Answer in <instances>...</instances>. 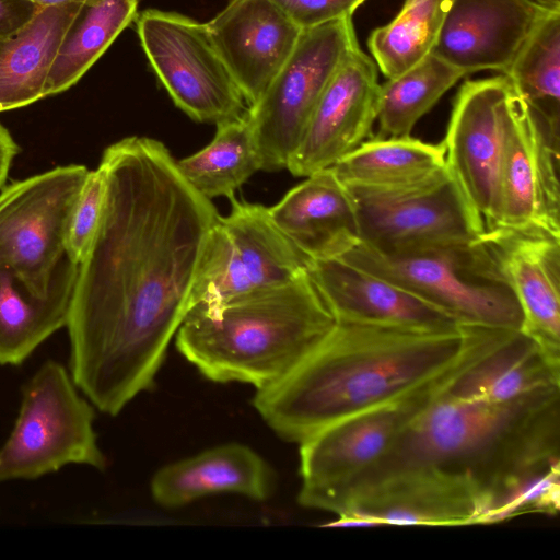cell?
Masks as SVG:
<instances>
[{
	"label": "cell",
	"mask_w": 560,
	"mask_h": 560,
	"mask_svg": "<svg viewBox=\"0 0 560 560\" xmlns=\"http://www.w3.org/2000/svg\"><path fill=\"white\" fill-rule=\"evenodd\" d=\"M516 94L503 73L466 81L456 95L442 141L447 168L482 233L500 224L502 162Z\"/></svg>",
	"instance_id": "8fae6325"
},
{
	"label": "cell",
	"mask_w": 560,
	"mask_h": 560,
	"mask_svg": "<svg viewBox=\"0 0 560 560\" xmlns=\"http://www.w3.org/2000/svg\"><path fill=\"white\" fill-rule=\"evenodd\" d=\"M547 10H560V0H532Z\"/></svg>",
	"instance_id": "74e56055"
},
{
	"label": "cell",
	"mask_w": 560,
	"mask_h": 560,
	"mask_svg": "<svg viewBox=\"0 0 560 560\" xmlns=\"http://www.w3.org/2000/svg\"><path fill=\"white\" fill-rule=\"evenodd\" d=\"M447 7L448 0H405L389 23L371 33L369 49L387 79L408 71L431 52Z\"/></svg>",
	"instance_id": "4dcf8cb0"
},
{
	"label": "cell",
	"mask_w": 560,
	"mask_h": 560,
	"mask_svg": "<svg viewBox=\"0 0 560 560\" xmlns=\"http://www.w3.org/2000/svg\"><path fill=\"white\" fill-rule=\"evenodd\" d=\"M276 226L308 260L358 238L354 200L331 168L316 172L268 208Z\"/></svg>",
	"instance_id": "603a6c76"
},
{
	"label": "cell",
	"mask_w": 560,
	"mask_h": 560,
	"mask_svg": "<svg viewBox=\"0 0 560 560\" xmlns=\"http://www.w3.org/2000/svg\"><path fill=\"white\" fill-rule=\"evenodd\" d=\"M82 3L43 8L18 33L0 37V113L46 97L50 68Z\"/></svg>",
	"instance_id": "d4e9b609"
},
{
	"label": "cell",
	"mask_w": 560,
	"mask_h": 560,
	"mask_svg": "<svg viewBox=\"0 0 560 560\" xmlns=\"http://www.w3.org/2000/svg\"><path fill=\"white\" fill-rule=\"evenodd\" d=\"M78 265L67 257L58 266L49 291H30L0 268V364L23 363L44 341L66 327Z\"/></svg>",
	"instance_id": "cb8c5ba5"
},
{
	"label": "cell",
	"mask_w": 560,
	"mask_h": 560,
	"mask_svg": "<svg viewBox=\"0 0 560 560\" xmlns=\"http://www.w3.org/2000/svg\"><path fill=\"white\" fill-rule=\"evenodd\" d=\"M336 324L306 270L279 285L194 305L175 345L206 378L245 383L259 390L291 373Z\"/></svg>",
	"instance_id": "277c9868"
},
{
	"label": "cell",
	"mask_w": 560,
	"mask_h": 560,
	"mask_svg": "<svg viewBox=\"0 0 560 560\" xmlns=\"http://www.w3.org/2000/svg\"><path fill=\"white\" fill-rule=\"evenodd\" d=\"M39 8H46L51 5H59V4H67V3H73V2H83L84 0H28Z\"/></svg>",
	"instance_id": "8d00e7d4"
},
{
	"label": "cell",
	"mask_w": 560,
	"mask_h": 560,
	"mask_svg": "<svg viewBox=\"0 0 560 560\" xmlns=\"http://www.w3.org/2000/svg\"><path fill=\"white\" fill-rule=\"evenodd\" d=\"M347 188L394 190L422 184L446 168L445 148L408 137L362 142L330 167Z\"/></svg>",
	"instance_id": "484cf974"
},
{
	"label": "cell",
	"mask_w": 560,
	"mask_h": 560,
	"mask_svg": "<svg viewBox=\"0 0 560 560\" xmlns=\"http://www.w3.org/2000/svg\"><path fill=\"white\" fill-rule=\"evenodd\" d=\"M187 183L201 196L234 198L257 171L261 158L245 114L217 125L213 139L200 151L176 161Z\"/></svg>",
	"instance_id": "83f0119b"
},
{
	"label": "cell",
	"mask_w": 560,
	"mask_h": 560,
	"mask_svg": "<svg viewBox=\"0 0 560 560\" xmlns=\"http://www.w3.org/2000/svg\"><path fill=\"white\" fill-rule=\"evenodd\" d=\"M467 353L445 386L452 396L508 402L560 388V362L522 330L466 326Z\"/></svg>",
	"instance_id": "ac0fdd59"
},
{
	"label": "cell",
	"mask_w": 560,
	"mask_h": 560,
	"mask_svg": "<svg viewBox=\"0 0 560 560\" xmlns=\"http://www.w3.org/2000/svg\"><path fill=\"white\" fill-rule=\"evenodd\" d=\"M207 27L249 106L268 89L302 32L271 0H232Z\"/></svg>",
	"instance_id": "ffe728a7"
},
{
	"label": "cell",
	"mask_w": 560,
	"mask_h": 560,
	"mask_svg": "<svg viewBox=\"0 0 560 560\" xmlns=\"http://www.w3.org/2000/svg\"><path fill=\"white\" fill-rule=\"evenodd\" d=\"M20 151L18 142L0 122V189L7 184L11 166Z\"/></svg>",
	"instance_id": "d590c367"
},
{
	"label": "cell",
	"mask_w": 560,
	"mask_h": 560,
	"mask_svg": "<svg viewBox=\"0 0 560 560\" xmlns=\"http://www.w3.org/2000/svg\"><path fill=\"white\" fill-rule=\"evenodd\" d=\"M488 500L467 476L408 467L351 489L331 527L477 525Z\"/></svg>",
	"instance_id": "4fadbf2b"
},
{
	"label": "cell",
	"mask_w": 560,
	"mask_h": 560,
	"mask_svg": "<svg viewBox=\"0 0 560 560\" xmlns=\"http://www.w3.org/2000/svg\"><path fill=\"white\" fill-rule=\"evenodd\" d=\"M467 327L422 330L337 322L325 340L253 406L282 440L300 444L331 422L404 395L452 369Z\"/></svg>",
	"instance_id": "7a4b0ae2"
},
{
	"label": "cell",
	"mask_w": 560,
	"mask_h": 560,
	"mask_svg": "<svg viewBox=\"0 0 560 560\" xmlns=\"http://www.w3.org/2000/svg\"><path fill=\"white\" fill-rule=\"evenodd\" d=\"M560 509V462L520 481L497 499L479 524H495L528 513L555 515Z\"/></svg>",
	"instance_id": "1f68e13d"
},
{
	"label": "cell",
	"mask_w": 560,
	"mask_h": 560,
	"mask_svg": "<svg viewBox=\"0 0 560 560\" xmlns=\"http://www.w3.org/2000/svg\"><path fill=\"white\" fill-rule=\"evenodd\" d=\"M98 166L105 198L78 266L66 328L69 372L100 411L117 416L153 387L194 304L219 213L159 140L127 137Z\"/></svg>",
	"instance_id": "6da1fadb"
},
{
	"label": "cell",
	"mask_w": 560,
	"mask_h": 560,
	"mask_svg": "<svg viewBox=\"0 0 560 560\" xmlns=\"http://www.w3.org/2000/svg\"><path fill=\"white\" fill-rule=\"evenodd\" d=\"M465 74L430 52L419 63L381 85L378 138L408 137L419 121Z\"/></svg>",
	"instance_id": "f1b7e54d"
},
{
	"label": "cell",
	"mask_w": 560,
	"mask_h": 560,
	"mask_svg": "<svg viewBox=\"0 0 560 560\" xmlns=\"http://www.w3.org/2000/svg\"><path fill=\"white\" fill-rule=\"evenodd\" d=\"M465 354L434 380L338 419L301 442L300 505L332 512L347 488L388 451L410 419L446 385Z\"/></svg>",
	"instance_id": "52a82bcc"
},
{
	"label": "cell",
	"mask_w": 560,
	"mask_h": 560,
	"mask_svg": "<svg viewBox=\"0 0 560 560\" xmlns=\"http://www.w3.org/2000/svg\"><path fill=\"white\" fill-rule=\"evenodd\" d=\"M504 74L537 115L560 128V10L545 15Z\"/></svg>",
	"instance_id": "f546056e"
},
{
	"label": "cell",
	"mask_w": 560,
	"mask_h": 560,
	"mask_svg": "<svg viewBox=\"0 0 560 560\" xmlns=\"http://www.w3.org/2000/svg\"><path fill=\"white\" fill-rule=\"evenodd\" d=\"M42 10L28 0H0V37L12 36Z\"/></svg>",
	"instance_id": "e575fe53"
},
{
	"label": "cell",
	"mask_w": 560,
	"mask_h": 560,
	"mask_svg": "<svg viewBox=\"0 0 560 560\" xmlns=\"http://www.w3.org/2000/svg\"><path fill=\"white\" fill-rule=\"evenodd\" d=\"M231 201V212L212 229L192 306L279 285L307 270L308 258L276 226L267 207Z\"/></svg>",
	"instance_id": "7c38bea8"
},
{
	"label": "cell",
	"mask_w": 560,
	"mask_h": 560,
	"mask_svg": "<svg viewBox=\"0 0 560 560\" xmlns=\"http://www.w3.org/2000/svg\"><path fill=\"white\" fill-rule=\"evenodd\" d=\"M301 30L315 27L346 16L366 0H271Z\"/></svg>",
	"instance_id": "836d02e7"
},
{
	"label": "cell",
	"mask_w": 560,
	"mask_h": 560,
	"mask_svg": "<svg viewBox=\"0 0 560 560\" xmlns=\"http://www.w3.org/2000/svg\"><path fill=\"white\" fill-rule=\"evenodd\" d=\"M358 46L351 16L302 30L283 67L245 112L261 170L287 168L324 91Z\"/></svg>",
	"instance_id": "ba28073f"
},
{
	"label": "cell",
	"mask_w": 560,
	"mask_h": 560,
	"mask_svg": "<svg viewBox=\"0 0 560 560\" xmlns=\"http://www.w3.org/2000/svg\"><path fill=\"white\" fill-rule=\"evenodd\" d=\"M136 25L151 67L188 116L218 125L245 114L244 96L207 24L178 13L148 10L136 15Z\"/></svg>",
	"instance_id": "30bf717a"
},
{
	"label": "cell",
	"mask_w": 560,
	"mask_h": 560,
	"mask_svg": "<svg viewBox=\"0 0 560 560\" xmlns=\"http://www.w3.org/2000/svg\"><path fill=\"white\" fill-rule=\"evenodd\" d=\"M445 386L346 493L398 469L432 467L474 480L487 511L520 481L560 462V388L489 402L452 396Z\"/></svg>",
	"instance_id": "3957f363"
},
{
	"label": "cell",
	"mask_w": 560,
	"mask_h": 560,
	"mask_svg": "<svg viewBox=\"0 0 560 560\" xmlns=\"http://www.w3.org/2000/svg\"><path fill=\"white\" fill-rule=\"evenodd\" d=\"M560 128L537 115L517 92L501 172L500 224L560 234Z\"/></svg>",
	"instance_id": "9a60e30c"
},
{
	"label": "cell",
	"mask_w": 560,
	"mask_h": 560,
	"mask_svg": "<svg viewBox=\"0 0 560 560\" xmlns=\"http://www.w3.org/2000/svg\"><path fill=\"white\" fill-rule=\"evenodd\" d=\"M347 189L355 205L358 240L377 250L424 242L475 240L482 233L447 165L416 186Z\"/></svg>",
	"instance_id": "5bb4252c"
},
{
	"label": "cell",
	"mask_w": 560,
	"mask_h": 560,
	"mask_svg": "<svg viewBox=\"0 0 560 560\" xmlns=\"http://www.w3.org/2000/svg\"><path fill=\"white\" fill-rule=\"evenodd\" d=\"M94 406L68 369L43 363L24 385L18 417L0 447V482L36 479L70 465H107L94 430Z\"/></svg>",
	"instance_id": "8992f818"
},
{
	"label": "cell",
	"mask_w": 560,
	"mask_h": 560,
	"mask_svg": "<svg viewBox=\"0 0 560 560\" xmlns=\"http://www.w3.org/2000/svg\"><path fill=\"white\" fill-rule=\"evenodd\" d=\"M137 0H84L50 68L45 95L73 86L137 15Z\"/></svg>",
	"instance_id": "4316f807"
},
{
	"label": "cell",
	"mask_w": 560,
	"mask_h": 560,
	"mask_svg": "<svg viewBox=\"0 0 560 560\" xmlns=\"http://www.w3.org/2000/svg\"><path fill=\"white\" fill-rule=\"evenodd\" d=\"M332 256L407 290L459 326L522 329L518 301L479 236L389 250L353 238Z\"/></svg>",
	"instance_id": "5b68a950"
},
{
	"label": "cell",
	"mask_w": 560,
	"mask_h": 560,
	"mask_svg": "<svg viewBox=\"0 0 560 560\" xmlns=\"http://www.w3.org/2000/svg\"><path fill=\"white\" fill-rule=\"evenodd\" d=\"M380 90L376 63L358 46L324 91L287 170L307 177L330 168L368 140L377 117Z\"/></svg>",
	"instance_id": "2e32d148"
},
{
	"label": "cell",
	"mask_w": 560,
	"mask_h": 560,
	"mask_svg": "<svg viewBox=\"0 0 560 560\" xmlns=\"http://www.w3.org/2000/svg\"><path fill=\"white\" fill-rule=\"evenodd\" d=\"M307 271L337 322L422 330L459 327L432 304L337 256L310 260Z\"/></svg>",
	"instance_id": "44dd1931"
},
{
	"label": "cell",
	"mask_w": 560,
	"mask_h": 560,
	"mask_svg": "<svg viewBox=\"0 0 560 560\" xmlns=\"http://www.w3.org/2000/svg\"><path fill=\"white\" fill-rule=\"evenodd\" d=\"M105 176L97 166L90 170L68 214L65 256L78 265L85 257L100 222L105 198Z\"/></svg>",
	"instance_id": "d6a6232c"
},
{
	"label": "cell",
	"mask_w": 560,
	"mask_h": 560,
	"mask_svg": "<svg viewBox=\"0 0 560 560\" xmlns=\"http://www.w3.org/2000/svg\"><path fill=\"white\" fill-rule=\"evenodd\" d=\"M479 237L518 301L521 330L560 362V234L498 225Z\"/></svg>",
	"instance_id": "e0dca14e"
},
{
	"label": "cell",
	"mask_w": 560,
	"mask_h": 560,
	"mask_svg": "<svg viewBox=\"0 0 560 560\" xmlns=\"http://www.w3.org/2000/svg\"><path fill=\"white\" fill-rule=\"evenodd\" d=\"M89 171L57 166L0 189V268L35 294L49 291L66 257L68 214Z\"/></svg>",
	"instance_id": "9c48e42d"
},
{
	"label": "cell",
	"mask_w": 560,
	"mask_h": 560,
	"mask_svg": "<svg viewBox=\"0 0 560 560\" xmlns=\"http://www.w3.org/2000/svg\"><path fill=\"white\" fill-rule=\"evenodd\" d=\"M547 10L532 0H448L431 50L465 75L505 73Z\"/></svg>",
	"instance_id": "d6986e66"
},
{
	"label": "cell",
	"mask_w": 560,
	"mask_h": 560,
	"mask_svg": "<svg viewBox=\"0 0 560 560\" xmlns=\"http://www.w3.org/2000/svg\"><path fill=\"white\" fill-rule=\"evenodd\" d=\"M273 488L275 472L270 465L253 448L236 442L170 463L150 482L153 500L168 509L220 493L264 501Z\"/></svg>",
	"instance_id": "7402d4cb"
}]
</instances>
